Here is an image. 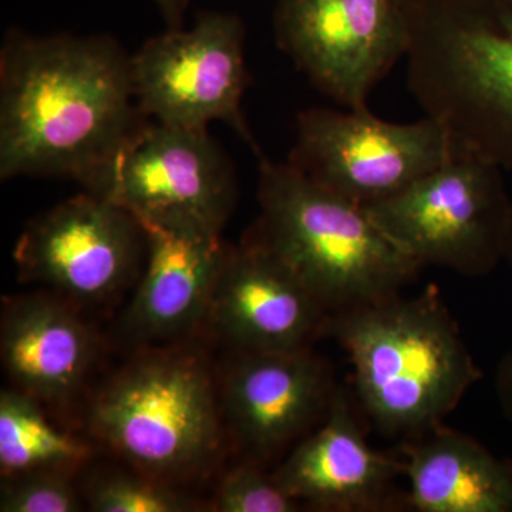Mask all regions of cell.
Instances as JSON below:
<instances>
[{"instance_id": "1", "label": "cell", "mask_w": 512, "mask_h": 512, "mask_svg": "<svg viewBox=\"0 0 512 512\" xmlns=\"http://www.w3.org/2000/svg\"><path fill=\"white\" fill-rule=\"evenodd\" d=\"M131 57L107 36L13 30L0 55V177L69 178L90 190L146 117Z\"/></svg>"}, {"instance_id": "2", "label": "cell", "mask_w": 512, "mask_h": 512, "mask_svg": "<svg viewBox=\"0 0 512 512\" xmlns=\"http://www.w3.org/2000/svg\"><path fill=\"white\" fill-rule=\"evenodd\" d=\"M328 336L348 355L363 419L399 441L444 424L483 377L434 285L333 315Z\"/></svg>"}, {"instance_id": "3", "label": "cell", "mask_w": 512, "mask_h": 512, "mask_svg": "<svg viewBox=\"0 0 512 512\" xmlns=\"http://www.w3.org/2000/svg\"><path fill=\"white\" fill-rule=\"evenodd\" d=\"M407 87L457 156L512 173V0H400Z\"/></svg>"}, {"instance_id": "4", "label": "cell", "mask_w": 512, "mask_h": 512, "mask_svg": "<svg viewBox=\"0 0 512 512\" xmlns=\"http://www.w3.org/2000/svg\"><path fill=\"white\" fill-rule=\"evenodd\" d=\"M87 434L128 467L185 487L228 436L218 375L194 339L134 350L87 402Z\"/></svg>"}, {"instance_id": "5", "label": "cell", "mask_w": 512, "mask_h": 512, "mask_svg": "<svg viewBox=\"0 0 512 512\" xmlns=\"http://www.w3.org/2000/svg\"><path fill=\"white\" fill-rule=\"evenodd\" d=\"M258 202L254 231L332 316L399 295L423 271L366 207L289 161L261 160Z\"/></svg>"}, {"instance_id": "6", "label": "cell", "mask_w": 512, "mask_h": 512, "mask_svg": "<svg viewBox=\"0 0 512 512\" xmlns=\"http://www.w3.org/2000/svg\"><path fill=\"white\" fill-rule=\"evenodd\" d=\"M503 174L485 158L460 154L366 210L423 268L480 278L505 262L512 198Z\"/></svg>"}, {"instance_id": "7", "label": "cell", "mask_w": 512, "mask_h": 512, "mask_svg": "<svg viewBox=\"0 0 512 512\" xmlns=\"http://www.w3.org/2000/svg\"><path fill=\"white\" fill-rule=\"evenodd\" d=\"M439 121H384L363 110L311 109L296 121L289 163L362 205L379 204L456 157Z\"/></svg>"}, {"instance_id": "8", "label": "cell", "mask_w": 512, "mask_h": 512, "mask_svg": "<svg viewBox=\"0 0 512 512\" xmlns=\"http://www.w3.org/2000/svg\"><path fill=\"white\" fill-rule=\"evenodd\" d=\"M146 254L137 218L90 191L30 221L13 249L22 281L82 309L110 305L137 284Z\"/></svg>"}, {"instance_id": "9", "label": "cell", "mask_w": 512, "mask_h": 512, "mask_svg": "<svg viewBox=\"0 0 512 512\" xmlns=\"http://www.w3.org/2000/svg\"><path fill=\"white\" fill-rule=\"evenodd\" d=\"M130 63L134 96L146 119L185 128L224 121L256 148L241 110L248 72L238 16L202 13L190 29L151 37Z\"/></svg>"}, {"instance_id": "10", "label": "cell", "mask_w": 512, "mask_h": 512, "mask_svg": "<svg viewBox=\"0 0 512 512\" xmlns=\"http://www.w3.org/2000/svg\"><path fill=\"white\" fill-rule=\"evenodd\" d=\"M86 191L138 222L188 221L217 232L237 201L234 168L208 128L147 120Z\"/></svg>"}, {"instance_id": "11", "label": "cell", "mask_w": 512, "mask_h": 512, "mask_svg": "<svg viewBox=\"0 0 512 512\" xmlns=\"http://www.w3.org/2000/svg\"><path fill=\"white\" fill-rule=\"evenodd\" d=\"M275 35L316 89L352 110L369 109L406 53L400 0H276Z\"/></svg>"}, {"instance_id": "12", "label": "cell", "mask_w": 512, "mask_h": 512, "mask_svg": "<svg viewBox=\"0 0 512 512\" xmlns=\"http://www.w3.org/2000/svg\"><path fill=\"white\" fill-rule=\"evenodd\" d=\"M339 386L313 348L232 353L218 376L228 440L266 467L322 423Z\"/></svg>"}, {"instance_id": "13", "label": "cell", "mask_w": 512, "mask_h": 512, "mask_svg": "<svg viewBox=\"0 0 512 512\" xmlns=\"http://www.w3.org/2000/svg\"><path fill=\"white\" fill-rule=\"evenodd\" d=\"M332 315L255 231L229 247L205 329L231 353L291 352L328 336Z\"/></svg>"}, {"instance_id": "14", "label": "cell", "mask_w": 512, "mask_h": 512, "mask_svg": "<svg viewBox=\"0 0 512 512\" xmlns=\"http://www.w3.org/2000/svg\"><path fill=\"white\" fill-rule=\"evenodd\" d=\"M140 224L147 238L146 261L117 323L133 352L197 336L231 247L222 232L194 222Z\"/></svg>"}, {"instance_id": "15", "label": "cell", "mask_w": 512, "mask_h": 512, "mask_svg": "<svg viewBox=\"0 0 512 512\" xmlns=\"http://www.w3.org/2000/svg\"><path fill=\"white\" fill-rule=\"evenodd\" d=\"M355 396L340 384L328 414L285 454L276 483L303 507L330 512H384L407 508L399 454L370 446Z\"/></svg>"}, {"instance_id": "16", "label": "cell", "mask_w": 512, "mask_h": 512, "mask_svg": "<svg viewBox=\"0 0 512 512\" xmlns=\"http://www.w3.org/2000/svg\"><path fill=\"white\" fill-rule=\"evenodd\" d=\"M83 311L47 289L3 299L0 357L10 387L59 413L79 400L101 352Z\"/></svg>"}, {"instance_id": "17", "label": "cell", "mask_w": 512, "mask_h": 512, "mask_svg": "<svg viewBox=\"0 0 512 512\" xmlns=\"http://www.w3.org/2000/svg\"><path fill=\"white\" fill-rule=\"evenodd\" d=\"M409 485L407 507L419 512H512V460L446 424L399 441Z\"/></svg>"}, {"instance_id": "18", "label": "cell", "mask_w": 512, "mask_h": 512, "mask_svg": "<svg viewBox=\"0 0 512 512\" xmlns=\"http://www.w3.org/2000/svg\"><path fill=\"white\" fill-rule=\"evenodd\" d=\"M29 394L0 393V473L3 477L55 471L76 477L93 458L89 434L64 426L59 414Z\"/></svg>"}, {"instance_id": "19", "label": "cell", "mask_w": 512, "mask_h": 512, "mask_svg": "<svg viewBox=\"0 0 512 512\" xmlns=\"http://www.w3.org/2000/svg\"><path fill=\"white\" fill-rule=\"evenodd\" d=\"M87 510L94 512H194L207 504L181 485L138 471L106 468L96 471L82 485Z\"/></svg>"}, {"instance_id": "20", "label": "cell", "mask_w": 512, "mask_h": 512, "mask_svg": "<svg viewBox=\"0 0 512 512\" xmlns=\"http://www.w3.org/2000/svg\"><path fill=\"white\" fill-rule=\"evenodd\" d=\"M208 508L217 512H296L303 505L286 493L264 466L242 460L221 478Z\"/></svg>"}, {"instance_id": "21", "label": "cell", "mask_w": 512, "mask_h": 512, "mask_svg": "<svg viewBox=\"0 0 512 512\" xmlns=\"http://www.w3.org/2000/svg\"><path fill=\"white\" fill-rule=\"evenodd\" d=\"M86 508L82 488L69 474L35 471L2 478V512H79Z\"/></svg>"}, {"instance_id": "22", "label": "cell", "mask_w": 512, "mask_h": 512, "mask_svg": "<svg viewBox=\"0 0 512 512\" xmlns=\"http://www.w3.org/2000/svg\"><path fill=\"white\" fill-rule=\"evenodd\" d=\"M495 394L505 416L512 421V348L505 353L495 370Z\"/></svg>"}, {"instance_id": "23", "label": "cell", "mask_w": 512, "mask_h": 512, "mask_svg": "<svg viewBox=\"0 0 512 512\" xmlns=\"http://www.w3.org/2000/svg\"><path fill=\"white\" fill-rule=\"evenodd\" d=\"M167 20L168 29L181 28L185 9L190 0H153Z\"/></svg>"}, {"instance_id": "24", "label": "cell", "mask_w": 512, "mask_h": 512, "mask_svg": "<svg viewBox=\"0 0 512 512\" xmlns=\"http://www.w3.org/2000/svg\"><path fill=\"white\" fill-rule=\"evenodd\" d=\"M505 262L512 266V212L510 228H508L507 247H505Z\"/></svg>"}]
</instances>
